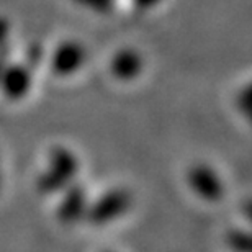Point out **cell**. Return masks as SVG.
<instances>
[{
    "mask_svg": "<svg viewBox=\"0 0 252 252\" xmlns=\"http://www.w3.org/2000/svg\"><path fill=\"white\" fill-rule=\"evenodd\" d=\"M80 170L77 154L67 146H53L48 154L46 167L38 174L36 190L41 195L61 193L75 182Z\"/></svg>",
    "mask_w": 252,
    "mask_h": 252,
    "instance_id": "cell-1",
    "label": "cell"
},
{
    "mask_svg": "<svg viewBox=\"0 0 252 252\" xmlns=\"http://www.w3.org/2000/svg\"><path fill=\"white\" fill-rule=\"evenodd\" d=\"M133 206V195L125 187H113L90 200L85 220L95 226H107L123 218Z\"/></svg>",
    "mask_w": 252,
    "mask_h": 252,
    "instance_id": "cell-2",
    "label": "cell"
},
{
    "mask_svg": "<svg viewBox=\"0 0 252 252\" xmlns=\"http://www.w3.org/2000/svg\"><path fill=\"white\" fill-rule=\"evenodd\" d=\"M189 187L193 193L208 203H216L224 196V182L220 172L206 162H196L187 172Z\"/></svg>",
    "mask_w": 252,
    "mask_h": 252,
    "instance_id": "cell-3",
    "label": "cell"
},
{
    "mask_svg": "<svg viewBox=\"0 0 252 252\" xmlns=\"http://www.w3.org/2000/svg\"><path fill=\"white\" fill-rule=\"evenodd\" d=\"M87 61V49L77 39H64L49 56V69L58 77H70Z\"/></svg>",
    "mask_w": 252,
    "mask_h": 252,
    "instance_id": "cell-4",
    "label": "cell"
},
{
    "mask_svg": "<svg viewBox=\"0 0 252 252\" xmlns=\"http://www.w3.org/2000/svg\"><path fill=\"white\" fill-rule=\"evenodd\" d=\"M89 205L90 198L87 189L84 185L74 182L61 191V200L58 203L56 216L63 224H75L85 220Z\"/></svg>",
    "mask_w": 252,
    "mask_h": 252,
    "instance_id": "cell-5",
    "label": "cell"
},
{
    "mask_svg": "<svg viewBox=\"0 0 252 252\" xmlns=\"http://www.w3.org/2000/svg\"><path fill=\"white\" fill-rule=\"evenodd\" d=\"M33 69L27 63H12L0 75V92L10 102H20L32 90Z\"/></svg>",
    "mask_w": 252,
    "mask_h": 252,
    "instance_id": "cell-6",
    "label": "cell"
},
{
    "mask_svg": "<svg viewBox=\"0 0 252 252\" xmlns=\"http://www.w3.org/2000/svg\"><path fill=\"white\" fill-rule=\"evenodd\" d=\"M144 70V59L134 48H120L110 59V72L120 82H131Z\"/></svg>",
    "mask_w": 252,
    "mask_h": 252,
    "instance_id": "cell-7",
    "label": "cell"
},
{
    "mask_svg": "<svg viewBox=\"0 0 252 252\" xmlns=\"http://www.w3.org/2000/svg\"><path fill=\"white\" fill-rule=\"evenodd\" d=\"M228 246L234 252H251V234L244 229H233L228 233Z\"/></svg>",
    "mask_w": 252,
    "mask_h": 252,
    "instance_id": "cell-8",
    "label": "cell"
},
{
    "mask_svg": "<svg viewBox=\"0 0 252 252\" xmlns=\"http://www.w3.org/2000/svg\"><path fill=\"white\" fill-rule=\"evenodd\" d=\"M72 2L85 10H90V12H94V13L107 15L113 12L117 0H72Z\"/></svg>",
    "mask_w": 252,
    "mask_h": 252,
    "instance_id": "cell-9",
    "label": "cell"
},
{
    "mask_svg": "<svg viewBox=\"0 0 252 252\" xmlns=\"http://www.w3.org/2000/svg\"><path fill=\"white\" fill-rule=\"evenodd\" d=\"M41 59H43V48L36 43L30 44L27 49V64L32 69H34L39 63H41Z\"/></svg>",
    "mask_w": 252,
    "mask_h": 252,
    "instance_id": "cell-10",
    "label": "cell"
},
{
    "mask_svg": "<svg viewBox=\"0 0 252 252\" xmlns=\"http://www.w3.org/2000/svg\"><path fill=\"white\" fill-rule=\"evenodd\" d=\"M236 105H238V108L244 115L249 113V110H251V87L249 85H246V87L238 94V97H236Z\"/></svg>",
    "mask_w": 252,
    "mask_h": 252,
    "instance_id": "cell-11",
    "label": "cell"
},
{
    "mask_svg": "<svg viewBox=\"0 0 252 252\" xmlns=\"http://www.w3.org/2000/svg\"><path fill=\"white\" fill-rule=\"evenodd\" d=\"M10 32H12V23H10V20L7 17H3V15H0V46L8 44Z\"/></svg>",
    "mask_w": 252,
    "mask_h": 252,
    "instance_id": "cell-12",
    "label": "cell"
},
{
    "mask_svg": "<svg viewBox=\"0 0 252 252\" xmlns=\"http://www.w3.org/2000/svg\"><path fill=\"white\" fill-rule=\"evenodd\" d=\"M131 2H133L134 8L141 10V12H148V10H153L160 5L162 0H131Z\"/></svg>",
    "mask_w": 252,
    "mask_h": 252,
    "instance_id": "cell-13",
    "label": "cell"
},
{
    "mask_svg": "<svg viewBox=\"0 0 252 252\" xmlns=\"http://www.w3.org/2000/svg\"><path fill=\"white\" fill-rule=\"evenodd\" d=\"M10 56H12V53H10V44L0 46V75L3 74L5 67L8 65V63H10Z\"/></svg>",
    "mask_w": 252,
    "mask_h": 252,
    "instance_id": "cell-14",
    "label": "cell"
},
{
    "mask_svg": "<svg viewBox=\"0 0 252 252\" xmlns=\"http://www.w3.org/2000/svg\"><path fill=\"white\" fill-rule=\"evenodd\" d=\"M0 189H2V169H0Z\"/></svg>",
    "mask_w": 252,
    "mask_h": 252,
    "instance_id": "cell-15",
    "label": "cell"
},
{
    "mask_svg": "<svg viewBox=\"0 0 252 252\" xmlns=\"http://www.w3.org/2000/svg\"><path fill=\"white\" fill-rule=\"evenodd\" d=\"M102 252H113V251H102Z\"/></svg>",
    "mask_w": 252,
    "mask_h": 252,
    "instance_id": "cell-16",
    "label": "cell"
}]
</instances>
